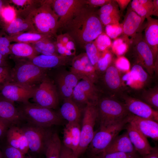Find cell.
<instances>
[{"label": "cell", "mask_w": 158, "mask_h": 158, "mask_svg": "<svg viewBox=\"0 0 158 158\" xmlns=\"http://www.w3.org/2000/svg\"><path fill=\"white\" fill-rule=\"evenodd\" d=\"M103 25L94 8L86 4L61 28L75 43L84 47L103 32Z\"/></svg>", "instance_id": "6da1fadb"}, {"label": "cell", "mask_w": 158, "mask_h": 158, "mask_svg": "<svg viewBox=\"0 0 158 158\" xmlns=\"http://www.w3.org/2000/svg\"><path fill=\"white\" fill-rule=\"evenodd\" d=\"M142 30L128 40L126 56L133 64L139 65L145 69L152 77L155 72L158 60L155 59L152 49L143 37Z\"/></svg>", "instance_id": "7a4b0ae2"}, {"label": "cell", "mask_w": 158, "mask_h": 158, "mask_svg": "<svg viewBox=\"0 0 158 158\" xmlns=\"http://www.w3.org/2000/svg\"><path fill=\"white\" fill-rule=\"evenodd\" d=\"M96 106L100 128L116 123L126 118L130 114L118 98L101 93Z\"/></svg>", "instance_id": "3957f363"}, {"label": "cell", "mask_w": 158, "mask_h": 158, "mask_svg": "<svg viewBox=\"0 0 158 158\" xmlns=\"http://www.w3.org/2000/svg\"><path fill=\"white\" fill-rule=\"evenodd\" d=\"M27 17L36 32L56 36L59 17L52 9L49 0H40L38 5Z\"/></svg>", "instance_id": "277c9868"}, {"label": "cell", "mask_w": 158, "mask_h": 158, "mask_svg": "<svg viewBox=\"0 0 158 158\" xmlns=\"http://www.w3.org/2000/svg\"><path fill=\"white\" fill-rule=\"evenodd\" d=\"M24 121L38 126L50 128L61 124L62 118L52 109L29 102L21 103L17 108Z\"/></svg>", "instance_id": "5b68a950"}, {"label": "cell", "mask_w": 158, "mask_h": 158, "mask_svg": "<svg viewBox=\"0 0 158 158\" xmlns=\"http://www.w3.org/2000/svg\"><path fill=\"white\" fill-rule=\"evenodd\" d=\"M17 58L15 66L11 70L10 81L34 87L47 76L48 69L40 68L29 60Z\"/></svg>", "instance_id": "8992f818"}, {"label": "cell", "mask_w": 158, "mask_h": 158, "mask_svg": "<svg viewBox=\"0 0 158 158\" xmlns=\"http://www.w3.org/2000/svg\"><path fill=\"white\" fill-rule=\"evenodd\" d=\"M128 116L116 123L100 128L98 132H95L87 148L90 158H97L102 153L113 140L125 128L128 122Z\"/></svg>", "instance_id": "52a82bcc"}, {"label": "cell", "mask_w": 158, "mask_h": 158, "mask_svg": "<svg viewBox=\"0 0 158 158\" xmlns=\"http://www.w3.org/2000/svg\"><path fill=\"white\" fill-rule=\"evenodd\" d=\"M94 84L101 94L106 96L117 98L124 92L122 76L114 63H111Z\"/></svg>", "instance_id": "ba28073f"}, {"label": "cell", "mask_w": 158, "mask_h": 158, "mask_svg": "<svg viewBox=\"0 0 158 158\" xmlns=\"http://www.w3.org/2000/svg\"><path fill=\"white\" fill-rule=\"evenodd\" d=\"M27 139L29 151L35 154L44 152L53 133L50 128H45L29 123L21 127Z\"/></svg>", "instance_id": "9c48e42d"}, {"label": "cell", "mask_w": 158, "mask_h": 158, "mask_svg": "<svg viewBox=\"0 0 158 158\" xmlns=\"http://www.w3.org/2000/svg\"><path fill=\"white\" fill-rule=\"evenodd\" d=\"M97 111L96 105L87 104L84 113L80 129V139L76 156L78 157L86 150L95 133L94 128L97 120Z\"/></svg>", "instance_id": "30bf717a"}, {"label": "cell", "mask_w": 158, "mask_h": 158, "mask_svg": "<svg viewBox=\"0 0 158 158\" xmlns=\"http://www.w3.org/2000/svg\"><path fill=\"white\" fill-rule=\"evenodd\" d=\"M32 98L34 103L51 109L57 107L59 99L53 81L47 76L37 87Z\"/></svg>", "instance_id": "8fae6325"}, {"label": "cell", "mask_w": 158, "mask_h": 158, "mask_svg": "<svg viewBox=\"0 0 158 158\" xmlns=\"http://www.w3.org/2000/svg\"><path fill=\"white\" fill-rule=\"evenodd\" d=\"M61 67L54 75V82L59 99L63 100L72 98L74 88L81 79L76 74Z\"/></svg>", "instance_id": "7c38bea8"}, {"label": "cell", "mask_w": 158, "mask_h": 158, "mask_svg": "<svg viewBox=\"0 0 158 158\" xmlns=\"http://www.w3.org/2000/svg\"><path fill=\"white\" fill-rule=\"evenodd\" d=\"M100 94L94 83L87 79H83L80 80L74 88L72 99L78 105H96Z\"/></svg>", "instance_id": "4fadbf2b"}, {"label": "cell", "mask_w": 158, "mask_h": 158, "mask_svg": "<svg viewBox=\"0 0 158 158\" xmlns=\"http://www.w3.org/2000/svg\"><path fill=\"white\" fill-rule=\"evenodd\" d=\"M131 114L141 118L158 121V111L136 98L121 93L117 97Z\"/></svg>", "instance_id": "5bb4252c"}, {"label": "cell", "mask_w": 158, "mask_h": 158, "mask_svg": "<svg viewBox=\"0 0 158 158\" xmlns=\"http://www.w3.org/2000/svg\"><path fill=\"white\" fill-rule=\"evenodd\" d=\"M51 6L59 17L58 29L62 28L80 8L86 0H49Z\"/></svg>", "instance_id": "9a60e30c"}, {"label": "cell", "mask_w": 158, "mask_h": 158, "mask_svg": "<svg viewBox=\"0 0 158 158\" xmlns=\"http://www.w3.org/2000/svg\"><path fill=\"white\" fill-rule=\"evenodd\" d=\"M36 88L7 81L2 85L0 91L2 96L7 99L23 103L29 102V100L32 98Z\"/></svg>", "instance_id": "2e32d148"}, {"label": "cell", "mask_w": 158, "mask_h": 158, "mask_svg": "<svg viewBox=\"0 0 158 158\" xmlns=\"http://www.w3.org/2000/svg\"><path fill=\"white\" fill-rule=\"evenodd\" d=\"M70 71L81 79H87L95 84L98 76L95 68L90 61L86 53L74 56Z\"/></svg>", "instance_id": "e0dca14e"}, {"label": "cell", "mask_w": 158, "mask_h": 158, "mask_svg": "<svg viewBox=\"0 0 158 158\" xmlns=\"http://www.w3.org/2000/svg\"><path fill=\"white\" fill-rule=\"evenodd\" d=\"M151 77L141 66L133 64L130 71L126 73L122 79L124 85L136 90H142L150 82Z\"/></svg>", "instance_id": "ac0fdd59"}, {"label": "cell", "mask_w": 158, "mask_h": 158, "mask_svg": "<svg viewBox=\"0 0 158 158\" xmlns=\"http://www.w3.org/2000/svg\"><path fill=\"white\" fill-rule=\"evenodd\" d=\"M128 121L146 137L154 140H158V123L153 120L145 118L130 114Z\"/></svg>", "instance_id": "d6986e66"}, {"label": "cell", "mask_w": 158, "mask_h": 158, "mask_svg": "<svg viewBox=\"0 0 158 158\" xmlns=\"http://www.w3.org/2000/svg\"><path fill=\"white\" fill-rule=\"evenodd\" d=\"M125 128L129 139L137 152L143 156L150 154L153 150L145 136L130 123H128Z\"/></svg>", "instance_id": "ffe728a7"}, {"label": "cell", "mask_w": 158, "mask_h": 158, "mask_svg": "<svg viewBox=\"0 0 158 158\" xmlns=\"http://www.w3.org/2000/svg\"><path fill=\"white\" fill-rule=\"evenodd\" d=\"M74 56L41 54L38 55L29 60L40 68L49 69L51 68H56L68 65L71 62Z\"/></svg>", "instance_id": "44dd1931"}, {"label": "cell", "mask_w": 158, "mask_h": 158, "mask_svg": "<svg viewBox=\"0 0 158 158\" xmlns=\"http://www.w3.org/2000/svg\"><path fill=\"white\" fill-rule=\"evenodd\" d=\"M81 126L79 123H67L63 129V145L76 156L80 139Z\"/></svg>", "instance_id": "7402d4cb"}, {"label": "cell", "mask_w": 158, "mask_h": 158, "mask_svg": "<svg viewBox=\"0 0 158 158\" xmlns=\"http://www.w3.org/2000/svg\"><path fill=\"white\" fill-rule=\"evenodd\" d=\"M145 19L138 15L131 8H127L123 23V33L126 37H131L142 30Z\"/></svg>", "instance_id": "603a6c76"}, {"label": "cell", "mask_w": 158, "mask_h": 158, "mask_svg": "<svg viewBox=\"0 0 158 158\" xmlns=\"http://www.w3.org/2000/svg\"><path fill=\"white\" fill-rule=\"evenodd\" d=\"M6 135L7 145L19 150L25 154L28 153L29 151L28 142L21 127L11 126Z\"/></svg>", "instance_id": "cb8c5ba5"}, {"label": "cell", "mask_w": 158, "mask_h": 158, "mask_svg": "<svg viewBox=\"0 0 158 158\" xmlns=\"http://www.w3.org/2000/svg\"><path fill=\"white\" fill-rule=\"evenodd\" d=\"M118 152L128 153H137L130 141L126 131L116 136L98 157L104 154Z\"/></svg>", "instance_id": "d4e9b609"}, {"label": "cell", "mask_w": 158, "mask_h": 158, "mask_svg": "<svg viewBox=\"0 0 158 158\" xmlns=\"http://www.w3.org/2000/svg\"><path fill=\"white\" fill-rule=\"evenodd\" d=\"M0 117L12 125L20 124L24 121L14 102L2 96L0 97Z\"/></svg>", "instance_id": "484cf974"}, {"label": "cell", "mask_w": 158, "mask_h": 158, "mask_svg": "<svg viewBox=\"0 0 158 158\" xmlns=\"http://www.w3.org/2000/svg\"><path fill=\"white\" fill-rule=\"evenodd\" d=\"M3 31L8 36H11L27 32H36L32 24L28 17L16 15L14 20L2 28Z\"/></svg>", "instance_id": "4316f807"}, {"label": "cell", "mask_w": 158, "mask_h": 158, "mask_svg": "<svg viewBox=\"0 0 158 158\" xmlns=\"http://www.w3.org/2000/svg\"><path fill=\"white\" fill-rule=\"evenodd\" d=\"M145 40L152 49L156 60L158 59V20L149 16L146 18Z\"/></svg>", "instance_id": "83f0119b"}, {"label": "cell", "mask_w": 158, "mask_h": 158, "mask_svg": "<svg viewBox=\"0 0 158 158\" xmlns=\"http://www.w3.org/2000/svg\"><path fill=\"white\" fill-rule=\"evenodd\" d=\"M59 114L67 123H79L81 111L79 106L72 98L67 99L63 100Z\"/></svg>", "instance_id": "f1b7e54d"}, {"label": "cell", "mask_w": 158, "mask_h": 158, "mask_svg": "<svg viewBox=\"0 0 158 158\" xmlns=\"http://www.w3.org/2000/svg\"><path fill=\"white\" fill-rule=\"evenodd\" d=\"M9 48L11 54L17 58L30 60L39 55L31 44L16 42L11 44Z\"/></svg>", "instance_id": "f546056e"}, {"label": "cell", "mask_w": 158, "mask_h": 158, "mask_svg": "<svg viewBox=\"0 0 158 158\" xmlns=\"http://www.w3.org/2000/svg\"><path fill=\"white\" fill-rule=\"evenodd\" d=\"M39 0H10V4H12L15 8L16 15L27 17L38 5Z\"/></svg>", "instance_id": "4dcf8cb0"}, {"label": "cell", "mask_w": 158, "mask_h": 158, "mask_svg": "<svg viewBox=\"0 0 158 158\" xmlns=\"http://www.w3.org/2000/svg\"><path fill=\"white\" fill-rule=\"evenodd\" d=\"M7 37L10 41L32 44L42 40L53 37L49 35L33 32H26Z\"/></svg>", "instance_id": "1f68e13d"}, {"label": "cell", "mask_w": 158, "mask_h": 158, "mask_svg": "<svg viewBox=\"0 0 158 158\" xmlns=\"http://www.w3.org/2000/svg\"><path fill=\"white\" fill-rule=\"evenodd\" d=\"M130 7L144 19L152 15L153 4L152 0H133L131 2Z\"/></svg>", "instance_id": "d6a6232c"}, {"label": "cell", "mask_w": 158, "mask_h": 158, "mask_svg": "<svg viewBox=\"0 0 158 158\" xmlns=\"http://www.w3.org/2000/svg\"><path fill=\"white\" fill-rule=\"evenodd\" d=\"M52 38H46L31 44L39 54L48 56L60 55L57 51L56 41H53Z\"/></svg>", "instance_id": "836d02e7"}, {"label": "cell", "mask_w": 158, "mask_h": 158, "mask_svg": "<svg viewBox=\"0 0 158 158\" xmlns=\"http://www.w3.org/2000/svg\"><path fill=\"white\" fill-rule=\"evenodd\" d=\"M61 146L58 134L53 132L45 150V158H61Z\"/></svg>", "instance_id": "e575fe53"}, {"label": "cell", "mask_w": 158, "mask_h": 158, "mask_svg": "<svg viewBox=\"0 0 158 158\" xmlns=\"http://www.w3.org/2000/svg\"><path fill=\"white\" fill-rule=\"evenodd\" d=\"M140 97L137 98L144 102L153 109L158 110V86L156 85L152 88H143Z\"/></svg>", "instance_id": "d590c367"}, {"label": "cell", "mask_w": 158, "mask_h": 158, "mask_svg": "<svg viewBox=\"0 0 158 158\" xmlns=\"http://www.w3.org/2000/svg\"><path fill=\"white\" fill-rule=\"evenodd\" d=\"M96 12L97 14H104L119 19L121 18L119 7L115 0H112L110 3L102 6Z\"/></svg>", "instance_id": "8d00e7d4"}, {"label": "cell", "mask_w": 158, "mask_h": 158, "mask_svg": "<svg viewBox=\"0 0 158 158\" xmlns=\"http://www.w3.org/2000/svg\"><path fill=\"white\" fill-rule=\"evenodd\" d=\"M1 16L3 22L2 28L11 22L16 17V10L8 3V0L2 8Z\"/></svg>", "instance_id": "74e56055"}, {"label": "cell", "mask_w": 158, "mask_h": 158, "mask_svg": "<svg viewBox=\"0 0 158 158\" xmlns=\"http://www.w3.org/2000/svg\"><path fill=\"white\" fill-rule=\"evenodd\" d=\"M86 53L91 64L96 68L101 54L98 49L94 41L87 43L85 46Z\"/></svg>", "instance_id": "f35d334b"}, {"label": "cell", "mask_w": 158, "mask_h": 158, "mask_svg": "<svg viewBox=\"0 0 158 158\" xmlns=\"http://www.w3.org/2000/svg\"><path fill=\"white\" fill-rule=\"evenodd\" d=\"M97 63L95 69L98 77L106 71L111 63L112 55L108 52L103 51Z\"/></svg>", "instance_id": "ab89813d"}, {"label": "cell", "mask_w": 158, "mask_h": 158, "mask_svg": "<svg viewBox=\"0 0 158 158\" xmlns=\"http://www.w3.org/2000/svg\"><path fill=\"white\" fill-rule=\"evenodd\" d=\"M2 152L3 158H27L25 154L19 150L7 144Z\"/></svg>", "instance_id": "60d3db41"}, {"label": "cell", "mask_w": 158, "mask_h": 158, "mask_svg": "<svg viewBox=\"0 0 158 158\" xmlns=\"http://www.w3.org/2000/svg\"><path fill=\"white\" fill-rule=\"evenodd\" d=\"M10 42L7 35L3 31L0 32V53L6 57H7L9 55H11L9 48Z\"/></svg>", "instance_id": "b9f144b4"}, {"label": "cell", "mask_w": 158, "mask_h": 158, "mask_svg": "<svg viewBox=\"0 0 158 158\" xmlns=\"http://www.w3.org/2000/svg\"><path fill=\"white\" fill-rule=\"evenodd\" d=\"M94 42L99 51L106 50L111 43L110 38L104 32L99 35Z\"/></svg>", "instance_id": "7bdbcfd3"}, {"label": "cell", "mask_w": 158, "mask_h": 158, "mask_svg": "<svg viewBox=\"0 0 158 158\" xmlns=\"http://www.w3.org/2000/svg\"><path fill=\"white\" fill-rule=\"evenodd\" d=\"M106 34L111 39H115L123 32V25L120 24L110 25L105 26Z\"/></svg>", "instance_id": "ee69618b"}, {"label": "cell", "mask_w": 158, "mask_h": 158, "mask_svg": "<svg viewBox=\"0 0 158 158\" xmlns=\"http://www.w3.org/2000/svg\"><path fill=\"white\" fill-rule=\"evenodd\" d=\"M128 46L126 43L121 38L116 39L112 44V49L118 55H121L126 52Z\"/></svg>", "instance_id": "f6af8a7d"}, {"label": "cell", "mask_w": 158, "mask_h": 158, "mask_svg": "<svg viewBox=\"0 0 158 158\" xmlns=\"http://www.w3.org/2000/svg\"><path fill=\"white\" fill-rule=\"evenodd\" d=\"M140 156L138 153H128L118 152L104 154L97 158H138Z\"/></svg>", "instance_id": "bcb514c9"}, {"label": "cell", "mask_w": 158, "mask_h": 158, "mask_svg": "<svg viewBox=\"0 0 158 158\" xmlns=\"http://www.w3.org/2000/svg\"><path fill=\"white\" fill-rule=\"evenodd\" d=\"M114 63L119 71H126L129 69L130 63L129 61L125 57H119L117 59Z\"/></svg>", "instance_id": "7dc6e473"}, {"label": "cell", "mask_w": 158, "mask_h": 158, "mask_svg": "<svg viewBox=\"0 0 158 158\" xmlns=\"http://www.w3.org/2000/svg\"><path fill=\"white\" fill-rule=\"evenodd\" d=\"M12 125L7 121L0 117V139L6 135L7 130Z\"/></svg>", "instance_id": "c3c4849f"}, {"label": "cell", "mask_w": 158, "mask_h": 158, "mask_svg": "<svg viewBox=\"0 0 158 158\" xmlns=\"http://www.w3.org/2000/svg\"><path fill=\"white\" fill-rule=\"evenodd\" d=\"M61 158H78L69 149L62 145L61 151Z\"/></svg>", "instance_id": "681fc988"}, {"label": "cell", "mask_w": 158, "mask_h": 158, "mask_svg": "<svg viewBox=\"0 0 158 158\" xmlns=\"http://www.w3.org/2000/svg\"><path fill=\"white\" fill-rule=\"evenodd\" d=\"M111 0H86L87 4L90 7L95 8L99 6L101 7L110 3Z\"/></svg>", "instance_id": "f907efd6"}, {"label": "cell", "mask_w": 158, "mask_h": 158, "mask_svg": "<svg viewBox=\"0 0 158 158\" xmlns=\"http://www.w3.org/2000/svg\"><path fill=\"white\" fill-rule=\"evenodd\" d=\"M115 1L118 4L120 8V12L121 13L126 8L131 0H115Z\"/></svg>", "instance_id": "816d5d0a"}, {"label": "cell", "mask_w": 158, "mask_h": 158, "mask_svg": "<svg viewBox=\"0 0 158 158\" xmlns=\"http://www.w3.org/2000/svg\"><path fill=\"white\" fill-rule=\"evenodd\" d=\"M11 69L8 66L0 67V78L10 76Z\"/></svg>", "instance_id": "f5cc1de1"}, {"label": "cell", "mask_w": 158, "mask_h": 158, "mask_svg": "<svg viewBox=\"0 0 158 158\" xmlns=\"http://www.w3.org/2000/svg\"><path fill=\"white\" fill-rule=\"evenodd\" d=\"M138 158H158V148L154 147L153 150L150 154L145 156H140Z\"/></svg>", "instance_id": "db71d44e"}, {"label": "cell", "mask_w": 158, "mask_h": 158, "mask_svg": "<svg viewBox=\"0 0 158 158\" xmlns=\"http://www.w3.org/2000/svg\"><path fill=\"white\" fill-rule=\"evenodd\" d=\"M74 42L72 40L70 39L68 42L65 45L66 48L69 50L71 51L72 50H75V44Z\"/></svg>", "instance_id": "11a10c76"}, {"label": "cell", "mask_w": 158, "mask_h": 158, "mask_svg": "<svg viewBox=\"0 0 158 158\" xmlns=\"http://www.w3.org/2000/svg\"><path fill=\"white\" fill-rule=\"evenodd\" d=\"M153 8L152 15L158 16V0L153 1Z\"/></svg>", "instance_id": "9f6ffc18"}, {"label": "cell", "mask_w": 158, "mask_h": 158, "mask_svg": "<svg viewBox=\"0 0 158 158\" xmlns=\"http://www.w3.org/2000/svg\"><path fill=\"white\" fill-rule=\"evenodd\" d=\"M7 58L0 53V67L8 66Z\"/></svg>", "instance_id": "6f0895ef"}, {"label": "cell", "mask_w": 158, "mask_h": 158, "mask_svg": "<svg viewBox=\"0 0 158 158\" xmlns=\"http://www.w3.org/2000/svg\"><path fill=\"white\" fill-rule=\"evenodd\" d=\"M6 0H0V27L1 28H2L3 26V22L1 16V10L3 6L6 3Z\"/></svg>", "instance_id": "680465c9"}, {"label": "cell", "mask_w": 158, "mask_h": 158, "mask_svg": "<svg viewBox=\"0 0 158 158\" xmlns=\"http://www.w3.org/2000/svg\"><path fill=\"white\" fill-rule=\"evenodd\" d=\"M0 158H3L2 152L0 149Z\"/></svg>", "instance_id": "91938a15"}]
</instances>
